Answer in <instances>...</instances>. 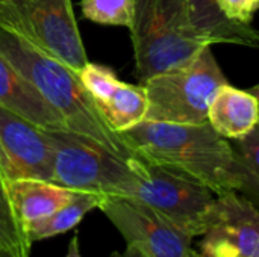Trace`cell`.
Wrapping results in <instances>:
<instances>
[{"instance_id": "23", "label": "cell", "mask_w": 259, "mask_h": 257, "mask_svg": "<svg viewBox=\"0 0 259 257\" xmlns=\"http://www.w3.org/2000/svg\"><path fill=\"white\" fill-rule=\"evenodd\" d=\"M109 257H123V253H118V251H112Z\"/></svg>"}, {"instance_id": "6", "label": "cell", "mask_w": 259, "mask_h": 257, "mask_svg": "<svg viewBox=\"0 0 259 257\" xmlns=\"http://www.w3.org/2000/svg\"><path fill=\"white\" fill-rule=\"evenodd\" d=\"M129 164L134 180L126 197L149 206L191 238L203 235L215 200L208 186L135 155Z\"/></svg>"}, {"instance_id": "17", "label": "cell", "mask_w": 259, "mask_h": 257, "mask_svg": "<svg viewBox=\"0 0 259 257\" xmlns=\"http://www.w3.org/2000/svg\"><path fill=\"white\" fill-rule=\"evenodd\" d=\"M32 242L21 226L0 176V257H30Z\"/></svg>"}, {"instance_id": "8", "label": "cell", "mask_w": 259, "mask_h": 257, "mask_svg": "<svg viewBox=\"0 0 259 257\" xmlns=\"http://www.w3.org/2000/svg\"><path fill=\"white\" fill-rule=\"evenodd\" d=\"M100 209L121 233L126 245L147 257H188L193 238L178 230L149 206L120 195H102Z\"/></svg>"}, {"instance_id": "5", "label": "cell", "mask_w": 259, "mask_h": 257, "mask_svg": "<svg viewBox=\"0 0 259 257\" xmlns=\"http://www.w3.org/2000/svg\"><path fill=\"white\" fill-rule=\"evenodd\" d=\"M44 130L52 150L53 183L102 195H127L134 180L131 156H121L68 129Z\"/></svg>"}, {"instance_id": "20", "label": "cell", "mask_w": 259, "mask_h": 257, "mask_svg": "<svg viewBox=\"0 0 259 257\" xmlns=\"http://www.w3.org/2000/svg\"><path fill=\"white\" fill-rule=\"evenodd\" d=\"M259 0H219L220 11L228 20L250 24L258 9Z\"/></svg>"}, {"instance_id": "26", "label": "cell", "mask_w": 259, "mask_h": 257, "mask_svg": "<svg viewBox=\"0 0 259 257\" xmlns=\"http://www.w3.org/2000/svg\"><path fill=\"white\" fill-rule=\"evenodd\" d=\"M0 2H8V0H0Z\"/></svg>"}, {"instance_id": "25", "label": "cell", "mask_w": 259, "mask_h": 257, "mask_svg": "<svg viewBox=\"0 0 259 257\" xmlns=\"http://www.w3.org/2000/svg\"><path fill=\"white\" fill-rule=\"evenodd\" d=\"M196 257H202V256H200V254H199V253H197V254H196Z\"/></svg>"}, {"instance_id": "7", "label": "cell", "mask_w": 259, "mask_h": 257, "mask_svg": "<svg viewBox=\"0 0 259 257\" xmlns=\"http://www.w3.org/2000/svg\"><path fill=\"white\" fill-rule=\"evenodd\" d=\"M0 12L76 74L88 64L71 0H8L0 2Z\"/></svg>"}, {"instance_id": "24", "label": "cell", "mask_w": 259, "mask_h": 257, "mask_svg": "<svg viewBox=\"0 0 259 257\" xmlns=\"http://www.w3.org/2000/svg\"><path fill=\"white\" fill-rule=\"evenodd\" d=\"M196 254H197V251L194 250V251H193V253H191V254H190V256H188V257H196Z\"/></svg>"}, {"instance_id": "4", "label": "cell", "mask_w": 259, "mask_h": 257, "mask_svg": "<svg viewBox=\"0 0 259 257\" xmlns=\"http://www.w3.org/2000/svg\"><path fill=\"white\" fill-rule=\"evenodd\" d=\"M228 83L211 45L193 58L140 83L147 95L146 120L175 124L206 121L208 106L215 91Z\"/></svg>"}, {"instance_id": "11", "label": "cell", "mask_w": 259, "mask_h": 257, "mask_svg": "<svg viewBox=\"0 0 259 257\" xmlns=\"http://www.w3.org/2000/svg\"><path fill=\"white\" fill-rule=\"evenodd\" d=\"M77 77L108 127L115 133H121L146 120L147 95L143 85L120 82L111 68L90 61L77 73Z\"/></svg>"}, {"instance_id": "12", "label": "cell", "mask_w": 259, "mask_h": 257, "mask_svg": "<svg viewBox=\"0 0 259 257\" xmlns=\"http://www.w3.org/2000/svg\"><path fill=\"white\" fill-rule=\"evenodd\" d=\"M0 106L47 130L67 129L35 86L0 53Z\"/></svg>"}, {"instance_id": "2", "label": "cell", "mask_w": 259, "mask_h": 257, "mask_svg": "<svg viewBox=\"0 0 259 257\" xmlns=\"http://www.w3.org/2000/svg\"><path fill=\"white\" fill-rule=\"evenodd\" d=\"M0 53L61 115L68 130L85 135L121 156H132L121 135L108 127L77 74L33 44L2 12Z\"/></svg>"}, {"instance_id": "1", "label": "cell", "mask_w": 259, "mask_h": 257, "mask_svg": "<svg viewBox=\"0 0 259 257\" xmlns=\"http://www.w3.org/2000/svg\"><path fill=\"white\" fill-rule=\"evenodd\" d=\"M120 135L135 156L188 176L215 195L235 191L258 203L259 182L246 173L231 142L208 121L175 124L144 120Z\"/></svg>"}, {"instance_id": "22", "label": "cell", "mask_w": 259, "mask_h": 257, "mask_svg": "<svg viewBox=\"0 0 259 257\" xmlns=\"http://www.w3.org/2000/svg\"><path fill=\"white\" fill-rule=\"evenodd\" d=\"M123 257H147L144 253H141L140 250L131 247V245H126V251L123 253Z\"/></svg>"}, {"instance_id": "13", "label": "cell", "mask_w": 259, "mask_h": 257, "mask_svg": "<svg viewBox=\"0 0 259 257\" xmlns=\"http://www.w3.org/2000/svg\"><path fill=\"white\" fill-rule=\"evenodd\" d=\"M256 91H243L229 83L222 85L208 106L206 121L226 139H238L258 127Z\"/></svg>"}, {"instance_id": "16", "label": "cell", "mask_w": 259, "mask_h": 257, "mask_svg": "<svg viewBox=\"0 0 259 257\" xmlns=\"http://www.w3.org/2000/svg\"><path fill=\"white\" fill-rule=\"evenodd\" d=\"M102 194L96 192H85L79 191L73 200H70L67 204L59 208L56 212L49 215L47 218H42L30 226L26 227V235L30 239V242L49 239L58 235H62L68 230H73L80 224L83 217L91 212L93 209H97Z\"/></svg>"}, {"instance_id": "9", "label": "cell", "mask_w": 259, "mask_h": 257, "mask_svg": "<svg viewBox=\"0 0 259 257\" xmlns=\"http://www.w3.org/2000/svg\"><path fill=\"white\" fill-rule=\"evenodd\" d=\"M200 238L202 257H259L258 206L241 192L215 195Z\"/></svg>"}, {"instance_id": "18", "label": "cell", "mask_w": 259, "mask_h": 257, "mask_svg": "<svg viewBox=\"0 0 259 257\" xmlns=\"http://www.w3.org/2000/svg\"><path fill=\"white\" fill-rule=\"evenodd\" d=\"M135 0H82V14L87 20L127 29L132 24Z\"/></svg>"}, {"instance_id": "14", "label": "cell", "mask_w": 259, "mask_h": 257, "mask_svg": "<svg viewBox=\"0 0 259 257\" xmlns=\"http://www.w3.org/2000/svg\"><path fill=\"white\" fill-rule=\"evenodd\" d=\"M6 189L12 208L26 227L47 218L59 208L67 204L79 191L39 179H15L6 182Z\"/></svg>"}, {"instance_id": "21", "label": "cell", "mask_w": 259, "mask_h": 257, "mask_svg": "<svg viewBox=\"0 0 259 257\" xmlns=\"http://www.w3.org/2000/svg\"><path fill=\"white\" fill-rule=\"evenodd\" d=\"M65 257H82V254H80V245H79V235L77 233L71 238V241L68 244V248H67Z\"/></svg>"}, {"instance_id": "3", "label": "cell", "mask_w": 259, "mask_h": 257, "mask_svg": "<svg viewBox=\"0 0 259 257\" xmlns=\"http://www.w3.org/2000/svg\"><path fill=\"white\" fill-rule=\"evenodd\" d=\"M129 30L140 83L211 45L193 29L185 0H135Z\"/></svg>"}, {"instance_id": "19", "label": "cell", "mask_w": 259, "mask_h": 257, "mask_svg": "<svg viewBox=\"0 0 259 257\" xmlns=\"http://www.w3.org/2000/svg\"><path fill=\"white\" fill-rule=\"evenodd\" d=\"M234 153L246 173L253 179L259 182V130L255 127L252 132H249L246 136L232 139L231 142Z\"/></svg>"}, {"instance_id": "10", "label": "cell", "mask_w": 259, "mask_h": 257, "mask_svg": "<svg viewBox=\"0 0 259 257\" xmlns=\"http://www.w3.org/2000/svg\"><path fill=\"white\" fill-rule=\"evenodd\" d=\"M0 176L52 182V150L46 130L0 106Z\"/></svg>"}, {"instance_id": "15", "label": "cell", "mask_w": 259, "mask_h": 257, "mask_svg": "<svg viewBox=\"0 0 259 257\" xmlns=\"http://www.w3.org/2000/svg\"><path fill=\"white\" fill-rule=\"evenodd\" d=\"M187 12L196 33L208 44H237L256 48L258 32L250 24L228 20L219 0H185Z\"/></svg>"}]
</instances>
